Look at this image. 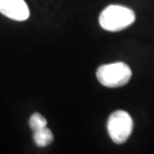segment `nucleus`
I'll return each instance as SVG.
<instances>
[{
  "label": "nucleus",
  "mask_w": 154,
  "mask_h": 154,
  "mask_svg": "<svg viewBox=\"0 0 154 154\" xmlns=\"http://www.w3.org/2000/svg\"><path fill=\"white\" fill-rule=\"evenodd\" d=\"M53 133L49 128L44 127L39 129L37 131H34L33 134V139L37 146L39 147H46L53 141Z\"/></svg>",
  "instance_id": "5"
},
{
  "label": "nucleus",
  "mask_w": 154,
  "mask_h": 154,
  "mask_svg": "<svg viewBox=\"0 0 154 154\" xmlns=\"http://www.w3.org/2000/svg\"><path fill=\"white\" fill-rule=\"evenodd\" d=\"M135 21V13L122 5H109L100 13L99 24L104 30L116 32L127 28Z\"/></svg>",
  "instance_id": "1"
},
{
  "label": "nucleus",
  "mask_w": 154,
  "mask_h": 154,
  "mask_svg": "<svg viewBox=\"0 0 154 154\" xmlns=\"http://www.w3.org/2000/svg\"><path fill=\"white\" fill-rule=\"evenodd\" d=\"M29 127L32 129L33 132L47 127V120L40 113H34L29 118Z\"/></svg>",
  "instance_id": "6"
},
{
  "label": "nucleus",
  "mask_w": 154,
  "mask_h": 154,
  "mask_svg": "<svg viewBox=\"0 0 154 154\" xmlns=\"http://www.w3.org/2000/svg\"><path fill=\"white\" fill-rule=\"evenodd\" d=\"M0 13L15 21H25L30 16L24 0H0Z\"/></svg>",
  "instance_id": "4"
},
{
  "label": "nucleus",
  "mask_w": 154,
  "mask_h": 154,
  "mask_svg": "<svg viewBox=\"0 0 154 154\" xmlns=\"http://www.w3.org/2000/svg\"><path fill=\"white\" fill-rule=\"evenodd\" d=\"M132 71L124 62H114L104 64L98 67L96 77L103 86L110 88L120 87L129 82Z\"/></svg>",
  "instance_id": "2"
},
{
  "label": "nucleus",
  "mask_w": 154,
  "mask_h": 154,
  "mask_svg": "<svg viewBox=\"0 0 154 154\" xmlns=\"http://www.w3.org/2000/svg\"><path fill=\"white\" fill-rule=\"evenodd\" d=\"M107 130L113 142L116 144L124 143L133 130V120L124 110H116L109 116Z\"/></svg>",
  "instance_id": "3"
}]
</instances>
